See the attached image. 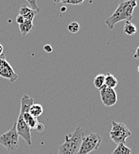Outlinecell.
Masks as SVG:
<instances>
[{"mask_svg":"<svg viewBox=\"0 0 139 154\" xmlns=\"http://www.w3.org/2000/svg\"><path fill=\"white\" fill-rule=\"evenodd\" d=\"M106 75V79H105V86L107 88H111V89H114L117 85H118V80L117 78L113 75L112 74L107 73Z\"/></svg>","mask_w":139,"mask_h":154,"instance_id":"12","label":"cell"},{"mask_svg":"<svg viewBox=\"0 0 139 154\" xmlns=\"http://www.w3.org/2000/svg\"><path fill=\"white\" fill-rule=\"evenodd\" d=\"M20 112L23 114V119H24L25 122L29 127V128H30L31 130H34L36 126V124L38 122L37 119H36L33 116H31L30 114H29V112H25V113L22 112Z\"/></svg>","mask_w":139,"mask_h":154,"instance_id":"13","label":"cell"},{"mask_svg":"<svg viewBox=\"0 0 139 154\" xmlns=\"http://www.w3.org/2000/svg\"><path fill=\"white\" fill-rule=\"evenodd\" d=\"M83 137V129L81 127H77L73 133L65 136V141L59 147L58 154H76Z\"/></svg>","mask_w":139,"mask_h":154,"instance_id":"2","label":"cell"},{"mask_svg":"<svg viewBox=\"0 0 139 154\" xmlns=\"http://www.w3.org/2000/svg\"><path fill=\"white\" fill-rule=\"evenodd\" d=\"M0 76L8 79L12 82H15L19 78V75L16 74L10 63L5 60L4 54L0 55Z\"/></svg>","mask_w":139,"mask_h":154,"instance_id":"7","label":"cell"},{"mask_svg":"<svg viewBox=\"0 0 139 154\" xmlns=\"http://www.w3.org/2000/svg\"><path fill=\"white\" fill-rule=\"evenodd\" d=\"M105 79H106V75L104 74H99V75H96L93 80V84H94L95 88L101 90L105 86Z\"/></svg>","mask_w":139,"mask_h":154,"instance_id":"14","label":"cell"},{"mask_svg":"<svg viewBox=\"0 0 139 154\" xmlns=\"http://www.w3.org/2000/svg\"><path fill=\"white\" fill-rule=\"evenodd\" d=\"M44 50L48 52V53H51V51H52V47L50 45H45V46H44Z\"/></svg>","mask_w":139,"mask_h":154,"instance_id":"22","label":"cell"},{"mask_svg":"<svg viewBox=\"0 0 139 154\" xmlns=\"http://www.w3.org/2000/svg\"><path fill=\"white\" fill-rule=\"evenodd\" d=\"M19 29H20V31L22 36H25L29 33H30L31 31L34 30L35 29V27L33 25V21H31V20H25V21L22 24L19 25Z\"/></svg>","mask_w":139,"mask_h":154,"instance_id":"10","label":"cell"},{"mask_svg":"<svg viewBox=\"0 0 139 154\" xmlns=\"http://www.w3.org/2000/svg\"><path fill=\"white\" fill-rule=\"evenodd\" d=\"M16 125V130L19 135V137H21L24 139V141L30 146L32 144V139H31V129L29 127L25 122L23 119V114L20 112Z\"/></svg>","mask_w":139,"mask_h":154,"instance_id":"6","label":"cell"},{"mask_svg":"<svg viewBox=\"0 0 139 154\" xmlns=\"http://www.w3.org/2000/svg\"><path fill=\"white\" fill-rule=\"evenodd\" d=\"M111 154H131V150L127 147L125 143H119Z\"/></svg>","mask_w":139,"mask_h":154,"instance_id":"16","label":"cell"},{"mask_svg":"<svg viewBox=\"0 0 139 154\" xmlns=\"http://www.w3.org/2000/svg\"><path fill=\"white\" fill-rule=\"evenodd\" d=\"M3 51H4V48L2 46V45L0 44V55H2L3 54Z\"/></svg>","mask_w":139,"mask_h":154,"instance_id":"24","label":"cell"},{"mask_svg":"<svg viewBox=\"0 0 139 154\" xmlns=\"http://www.w3.org/2000/svg\"><path fill=\"white\" fill-rule=\"evenodd\" d=\"M29 114L31 116H33L34 118L37 119L39 116H41L44 112V107L42 105L40 104H33L29 108Z\"/></svg>","mask_w":139,"mask_h":154,"instance_id":"11","label":"cell"},{"mask_svg":"<svg viewBox=\"0 0 139 154\" xmlns=\"http://www.w3.org/2000/svg\"><path fill=\"white\" fill-rule=\"evenodd\" d=\"M37 14H38L37 11L33 10L32 8L27 5H21L20 8V13H19V14L23 16L26 20H31V21H33L35 16Z\"/></svg>","mask_w":139,"mask_h":154,"instance_id":"9","label":"cell"},{"mask_svg":"<svg viewBox=\"0 0 139 154\" xmlns=\"http://www.w3.org/2000/svg\"><path fill=\"white\" fill-rule=\"evenodd\" d=\"M84 0H69L68 4L69 5H81L83 3Z\"/></svg>","mask_w":139,"mask_h":154,"instance_id":"21","label":"cell"},{"mask_svg":"<svg viewBox=\"0 0 139 154\" xmlns=\"http://www.w3.org/2000/svg\"><path fill=\"white\" fill-rule=\"evenodd\" d=\"M131 135L130 130L124 123L115 122H112V129L109 133V137L114 143H125L127 138Z\"/></svg>","mask_w":139,"mask_h":154,"instance_id":"3","label":"cell"},{"mask_svg":"<svg viewBox=\"0 0 139 154\" xmlns=\"http://www.w3.org/2000/svg\"><path fill=\"white\" fill-rule=\"evenodd\" d=\"M137 5V0H124L119 3L113 14L106 20L107 28L112 30L114 28V25L119 21H130L133 18V13Z\"/></svg>","mask_w":139,"mask_h":154,"instance_id":"1","label":"cell"},{"mask_svg":"<svg viewBox=\"0 0 139 154\" xmlns=\"http://www.w3.org/2000/svg\"><path fill=\"white\" fill-rule=\"evenodd\" d=\"M101 142H102V138L99 134H96V133L90 134L89 136L84 137L82 138L81 146L76 154H89L94 151H97L98 150Z\"/></svg>","mask_w":139,"mask_h":154,"instance_id":"4","label":"cell"},{"mask_svg":"<svg viewBox=\"0 0 139 154\" xmlns=\"http://www.w3.org/2000/svg\"><path fill=\"white\" fill-rule=\"evenodd\" d=\"M65 10H66V8H65V7H62V8H61V11H63V12H64Z\"/></svg>","mask_w":139,"mask_h":154,"instance_id":"25","label":"cell"},{"mask_svg":"<svg viewBox=\"0 0 139 154\" xmlns=\"http://www.w3.org/2000/svg\"><path fill=\"white\" fill-rule=\"evenodd\" d=\"M137 71H138V73H139V66H138V67H137Z\"/></svg>","mask_w":139,"mask_h":154,"instance_id":"26","label":"cell"},{"mask_svg":"<svg viewBox=\"0 0 139 154\" xmlns=\"http://www.w3.org/2000/svg\"><path fill=\"white\" fill-rule=\"evenodd\" d=\"M27 2L30 5L31 8H32L33 10L39 12V10H40V9H39L38 5H37V2H36V0H27Z\"/></svg>","mask_w":139,"mask_h":154,"instance_id":"18","label":"cell"},{"mask_svg":"<svg viewBox=\"0 0 139 154\" xmlns=\"http://www.w3.org/2000/svg\"><path fill=\"white\" fill-rule=\"evenodd\" d=\"M54 4H59V3H64V4H68L69 0H53Z\"/></svg>","mask_w":139,"mask_h":154,"instance_id":"23","label":"cell"},{"mask_svg":"<svg viewBox=\"0 0 139 154\" xmlns=\"http://www.w3.org/2000/svg\"><path fill=\"white\" fill-rule=\"evenodd\" d=\"M67 29H68V31L70 33L76 34V33H77L78 31L80 30V25H79V23L76 22V21H72V22H70L68 24Z\"/></svg>","mask_w":139,"mask_h":154,"instance_id":"17","label":"cell"},{"mask_svg":"<svg viewBox=\"0 0 139 154\" xmlns=\"http://www.w3.org/2000/svg\"><path fill=\"white\" fill-rule=\"evenodd\" d=\"M44 129H45V126H44V124L38 122L34 130H36V131H37V132H43V131H44Z\"/></svg>","mask_w":139,"mask_h":154,"instance_id":"19","label":"cell"},{"mask_svg":"<svg viewBox=\"0 0 139 154\" xmlns=\"http://www.w3.org/2000/svg\"><path fill=\"white\" fill-rule=\"evenodd\" d=\"M0 144L4 146L8 152H15L19 146V135L14 124L7 132L0 136Z\"/></svg>","mask_w":139,"mask_h":154,"instance_id":"5","label":"cell"},{"mask_svg":"<svg viewBox=\"0 0 139 154\" xmlns=\"http://www.w3.org/2000/svg\"><path fill=\"white\" fill-rule=\"evenodd\" d=\"M123 31L128 35H134L137 33V27L133 23H131V21H125Z\"/></svg>","mask_w":139,"mask_h":154,"instance_id":"15","label":"cell"},{"mask_svg":"<svg viewBox=\"0 0 139 154\" xmlns=\"http://www.w3.org/2000/svg\"><path fill=\"white\" fill-rule=\"evenodd\" d=\"M24 21H25V19H24L23 16L20 15V14L17 15V17H16V22H17V24L20 25V24H22Z\"/></svg>","mask_w":139,"mask_h":154,"instance_id":"20","label":"cell"},{"mask_svg":"<svg viewBox=\"0 0 139 154\" xmlns=\"http://www.w3.org/2000/svg\"><path fill=\"white\" fill-rule=\"evenodd\" d=\"M99 91H100V97L102 103L104 104L105 106L111 107L117 103V93L114 89H111L104 86L101 90H99Z\"/></svg>","mask_w":139,"mask_h":154,"instance_id":"8","label":"cell"}]
</instances>
